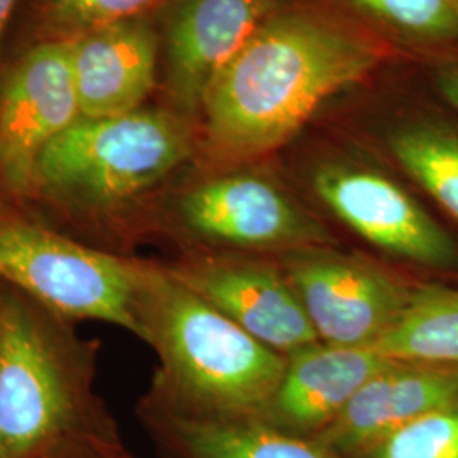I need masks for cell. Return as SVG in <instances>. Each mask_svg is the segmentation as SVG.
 Wrapping results in <instances>:
<instances>
[{
	"mask_svg": "<svg viewBox=\"0 0 458 458\" xmlns=\"http://www.w3.org/2000/svg\"><path fill=\"white\" fill-rule=\"evenodd\" d=\"M0 280L55 314L130 329L141 338V265L0 216Z\"/></svg>",
	"mask_w": 458,
	"mask_h": 458,
	"instance_id": "cell-5",
	"label": "cell"
},
{
	"mask_svg": "<svg viewBox=\"0 0 458 458\" xmlns=\"http://www.w3.org/2000/svg\"><path fill=\"white\" fill-rule=\"evenodd\" d=\"M316 197L380 251L428 268H458L446 231L393 179L360 165L327 164L312 175Z\"/></svg>",
	"mask_w": 458,
	"mask_h": 458,
	"instance_id": "cell-8",
	"label": "cell"
},
{
	"mask_svg": "<svg viewBox=\"0 0 458 458\" xmlns=\"http://www.w3.org/2000/svg\"><path fill=\"white\" fill-rule=\"evenodd\" d=\"M157 0H51L53 28L73 39L117 22L131 21Z\"/></svg>",
	"mask_w": 458,
	"mask_h": 458,
	"instance_id": "cell-20",
	"label": "cell"
},
{
	"mask_svg": "<svg viewBox=\"0 0 458 458\" xmlns=\"http://www.w3.org/2000/svg\"><path fill=\"white\" fill-rule=\"evenodd\" d=\"M17 0H0V39L5 30V24L14 11Z\"/></svg>",
	"mask_w": 458,
	"mask_h": 458,
	"instance_id": "cell-22",
	"label": "cell"
},
{
	"mask_svg": "<svg viewBox=\"0 0 458 458\" xmlns=\"http://www.w3.org/2000/svg\"><path fill=\"white\" fill-rule=\"evenodd\" d=\"M435 82L443 98L458 111V62L440 66L437 70Z\"/></svg>",
	"mask_w": 458,
	"mask_h": 458,
	"instance_id": "cell-21",
	"label": "cell"
},
{
	"mask_svg": "<svg viewBox=\"0 0 458 458\" xmlns=\"http://www.w3.org/2000/svg\"><path fill=\"white\" fill-rule=\"evenodd\" d=\"M187 121L168 111L79 119L41 153L34 183L89 208H111L164 181L192 153Z\"/></svg>",
	"mask_w": 458,
	"mask_h": 458,
	"instance_id": "cell-3",
	"label": "cell"
},
{
	"mask_svg": "<svg viewBox=\"0 0 458 458\" xmlns=\"http://www.w3.org/2000/svg\"><path fill=\"white\" fill-rule=\"evenodd\" d=\"M183 225L199 238L233 253L284 255L329 246L327 228L277 183L260 174L234 172L189 191Z\"/></svg>",
	"mask_w": 458,
	"mask_h": 458,
	"instance_id": "cell-7",
	"label": "cell"
},
{
	"mask_svg": "<svg viewBox=\"0 0 458 458\" xmlns=\"http://www.w3.org/2000/svg\"><path fill=\"white\" fill-rule=\"evenodd\" d=\"M355 458H458V395L401 426Z\"/></svg>",
	"mask_w": 458,
	"mask_h": 458,
	"instance_id": "cell-18",
	"label": "cell"
},
{
	"mask_svg": "<svg viewBox=\"0 0 458 458\" xmlns=\"http://www.w3.org/2000/svg\"><path fill=\"white\" fill-rule=\"evenodd\" d=\"M141 338L164 365L165 410L206 418H257L285 357L234 325L170 270L141 265Z\"/></svg>",
	"mask_w": 458,
	"mask_h": 458,
	"instance_id": "cell-2",
	"label": "cell"
},
{
	"mask_svg": "<svg viewBox=\"0 0 458 458\" xmlns=\"http://www.w3.org/2000/svg\"><path fill=\"white\" fill-rule=\"evenodd\" d=\"M276 259L321 344L372 348L406 310L414 289L382 265L331 245Z\"/></svg>",
	"mask_w": 458,
	"mask_h": 458,
	"instance_id": "cell-6",
	"label": "cell"
},
{
	"mask_svg": "<svg viewBox=\"0 0 458 458\" xmlns=\"http://www.w3.org/2000/svg\"><path fill=\"white\" fill-rule=\"evenodd\" d=\"M378 62L380 49L369 38L333 17L304 9L274 13L202 102L211 151L228 164L276 151Z\"/></svg>",
	"mask_w": 458,
	"mask_h": 458,
	"instance_id": "cell-1",
	"label": "cell"
},
{
	"mask_svg": "<svg viewBox=\"0 0 458 458\" xmlns=\"http://www.w3.org/2000/svg\"><path fill=\"white\" fill-rule=\"evenodd\" d=\"M276 0H179L166 28V83L196 113L223 68L272 16Z\"/></svg>",
	"mask_w": 458,
	"mask_h": 458,
	"instance_id": "cell-11",
	"label": "cell"
},
{
	"mask_svg": "<svg viewBox=\"0 0 458 458\" xmlns=\"http://www.w3.org/2000/svg\"><path fill=\"white\" fill-rule=\"evenodd\" d=\"M458 395V370L393 360L369 378L314 440L336 457L355 458L428 411Z\"/></svg>",
	"mask_w": 458,
	"mask_h": 458,
	"instance_id": "cell-13",
	"label": "cell"
},
{
	"mask_svg": "<svg viewBox=\"0 0 458 458\" xmlns=\"http://www.w3.org/2000/svg\"><path fill=\"white\" fill-rule=\"evenodd\" d=\"M454 2H455V4H457V5H458V0H454Z\"/></svg>",
	"mask_w": 458,
	"mask_h": 458,
	"instance_id": "cell-23",
	"label": "cell"
},
{
	"mask_svg": "<svg viewBox=\"0 0 458 458\" xmlns=\"http://www.w3.org/2000/svg\"><path fill=\"white\" fill-rule=\"evenodd\" d=\"M53 314L16 289L0 291V458H33L77 423L81 361Z\"/></svg>",
	"mask_w": 458,
	"mask_h": 458,
	"instance_id": "cell-4",
	"label": "cell"
},
{
	"mask_svg": "<svg viewBox=\"0 0 458 458\" xmlns=\"http://www.w3.org/2000/svg\"><path fill=\"white\" fill-rule=\"evenodd\" d=\"M170 272L250 336L284 357L319 344L277 259L272 262L265 255L226 251Z\"/></svg>",
	"mask_w": 458,
	"mask_h": 458,
	"instance_id": "cell-9",
	"label": "cell"
},
{
	"mask_svg": "<svg viewBox=\"0 0 458 458\" xmlns=\"http://www.w3.org/2000/svg\"><path fill=\"white\" fill-rule=\"evenodd\" d=\"M82 117L140 109L155 85L158 39L141 21H124L70 39Z\"/></svg>",
	"mask_w": 458,
	"mask_h": 458,
	"instance_id": "cell-14",
	"label": "cell"
},
{
	"mask_svg": "<svg viewBox=\"0 0 458 458\" xmlns=\"http://www.w3.org/2000/svg\"><path fill=\"white\" fill-rule=\"evenodd\" d=\"M372 348L393 360L458 370V289L414 287L406 310Z\"/></svg>",
	"mask_w": 458,
	"mask_h": 458,
	"instance_id": "cell-16",
	"label": "cell"
},
{
	"mask_svg": "<svg viewBox=\"0 0 458 458\" xmlns=\"http://www.w3.org/2000/svg\"><path fill=\"white\" fill-rule=\"evenodd\" d=\"M153 425L174 458H340L316 440L282 433L259 418H206L164 410Z\"/></svg>",
	"mask_w": 458,
	"mask_h": 458,
	"instance_id": "cell-15",
	"label": "cell"
},
{
	"mask_svg": "<svg viewBox=\"0 0 458 458\" xmlns=\"http://www.w3.org/2000/svg\"><path fill=\"white\" fill-rule=\"evenodd\" d=\"M82 119L70 39L36 47L0 92V174L17 191L34 185L49 143Z\"/></svg>",
	"mask_w": 458,
	"mask_h": 458,
	"instance_id": "cell-10",
	"label": "cell"
},
{
	"mask_svg": "<svg viewBox=\"0 0 458 458\" xmlns=\"http://www.w3.org/2000/svg\"><path fill=\"white\" fill-rule=\"evenodd\" d=\"M370 16L425 43H457L458 5L454 0H353Z\"/></svg>",
	"mask_w": 458,
	"mask_h": 458,
	"instance_id": "cell-19",
	"label": "cell"
},
{
	"mask_svg": "<svg viewBox=\"0 0 458 458\" xmlns=\"http://www.w3.org/2000/svg\"><path fill=\"white\" fill-rule=\"evenodd\" d=\"M389 149L411 179L458 221V132L414 123L391 132Z\"/></svg>",
	"mask_w": 458,
	"mask_h": 458,
	"instance_id": "cell-17",
	"label": "cell"
},
{
	"mask_svg": "<svg viewBox=\"0 0 458 458\" xmlns=\"http://www.w3.org/2000/svg\"><path fill=\"white\" fill-rule=\"evenodd\" d=\"M391 361L374 348L319 342L297 350L285 357L282 378L257 418L282 433L314 440Z\"/></svg>",
	"mask_w": 458,
	"mask_h": 458,
	"instance_id": "cell-12",
	"label": "cell"
}]
</instances>
